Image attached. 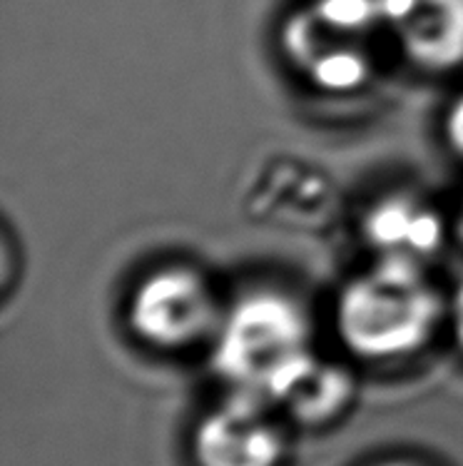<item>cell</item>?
Masks as SVG:
<instances>
[{
  "label": "cell",
  "mask_w": 463,
  "mask_h": 466,
  "mask_svg": "<svg viewBox=\"0 0 463 466\" xmlns=\"http://www.w3.org/2000/svg\"><path fill=\"white\" fill-rule=\"evenodd\" d=\"M127 324L150 347L185 350L219 327L217 297L195 267L165 265L135 285Z\"/></svg>",
  "instance_id": "3957f363"
},
{
  "label": "cell",
  "mask_w": 463,
  "mask_h": 466,
  "mask_svg": "<svg viewBox=\"0 0 463 466\" xmlns=\"http://www.w3.org/2000/svg\"><path fill=\"white\" fill-rule=\"evenodd\" d=\"M378 466H417V464H408V461H384V464Z\"/></svg>",
  "instance_id": "8fae6325"
},
{
  "label": "cell",
  "mask_w": 463,
  "mask_h": 466,
  "mask_svg": "<svg viewBox=\"0 0 463 466\" xmlns=\"http://www.w3.org/2000/svg\"><path fill=\"white\" fill-rule=\"evenodd\" d=\"M262 397L302 424H322L347 410L354 380L344 367L307 350L267 384Z\"/></svg>",
  "instance_id": "52a82bcc"
},
{
  "label": "cell",
  "mask_w": 463,
  "mask_h": 466,
  "mask_svg": "<svg viewBox=\"0 0 463 466\" xmlns=\"http://www.w3.org/2000/svg\"><path fill=\"white\" fill-rule=\"evenodd\" d=\"M444 299L424 275V267L377 259L341 289L337 329L347 350L387 362L424 350L444 319Z\"/></svg>",
  "instance_id": "6da1fadb"
},
{
  "label": "cell",
  "mask_w": 463,
  "mask_h": 466,
  "mask_svg": "<svg viewBox=\"0 0 463 466\" xmlns=\"http://www.w3.org/2000/svg\"><path fill=\"white\" fill-rule=\"evenodd\" d=\"M309 350V322L292 297L259 289L229 309L217 327L212 364L235 390L265 394L267 384Z\"/></svg>",
  "instance_id": "7a4b0ae2"
},
{
  "label": "cell",
  "mask_w": 463,
  "mask_h": 466,
  "mask_svg": "<svg viewBox=\"0 0 463 466\" xmlns=\"http://www.w3.org/2000/svg\"><path fill=\"white\" fill-rule=\"evenodd\" d=\"M451 322H454L456 342L461 344L463 350V282L456 289L454 299H451Z\"/></svg>",
  "instance_id": "30bf717a"
},
{
  "label": "cell",
  "mask_w": 463,
  "mask_h": 466,
  "mask_svg": "<svg viewBox=\"0 0 463 466\" xmlns=\"http://www.w3.org/2000/svg\"><path fill=\"white\" fill-rule=\"evenodd\" d=\"M359 38L361 33L344 30L322 18L314 5L294 13L282 30L287 57L312 86L327 93H351L367 86L371 57Z\"/></svg>",
  "instance_id": "5b68a950"
},
{
  "label": "cell",
  "mask_w": 463,
  "mask_h": 466,
  "mask_svg": "<svg viewBox=\"0 0 463 466\" xmlns=\"http://www.w3.org/2000/svg\"><path fill=\"white\" fill-rule=\"evenodd\" d=\"M404 56L426 73L463 66V0H381Z\"/></svg>",
  "instance_id": "8992f818"
},
{
  "label": "cell",
  "mask_w": 463,
  "mask_h": 466,
  "mask_svg": "<svg viewBox=\"0 0 463 466\" xmlns=\"http://www.w3.org/2000/svg\"><path fill=\"white\" fill-rule=\"evenodd\" d=\"M444 238L441 215L414 195H388L364 218V239L377 252V259L424 267L441 249Z\"/></svg>",
  "instance_id": "ba28073f"
},
{
  "label": "cell",
  "mask_w": 463,
  "mask_h": 466,
  "mask_svg": "<svg viewBox=\"0 0 463 466\" xmlns=\"http://www.w3.org/2000/svg\"><path fill=\"white\" fill-rule=\"evenodd\" d=\"M444 130L446 140L454 147V153L463 157V93L456 97L454 103H451V107L446 110Z\"/></svg>",
  "instance_id": "9c48e42d"
},
{
  "label": "cell",
  "mask_w": 463,
  "mask_h": 466,
  "mask_svg": "<svg viewBox=\"0 0 463 466\" xmlns=\"http://www.w3.org/2000/svg\"><path fill=\"white\" fill-rule=\"evenodd\" d=\"M461 235H463V215H461Z\"/></svg>",
  "instance_id": "7c38bea8"
},
{
  "label": "cell",
  "mask_w": 463,
  "mask_h": 466,
  "mask_svg": "<svg viewBox=\"0 0 463 466\" xmlns=\"http://www.w3.org/2000/svg\"><path fill=\"white\" fill-rule=\"evenodd\" d=\"M269 401L255 391L235 394L205 414L195 431V459L199 466H277L284 439Z\"/></svg>",
  "instance_id": "277c9868"
}]
</instances>
